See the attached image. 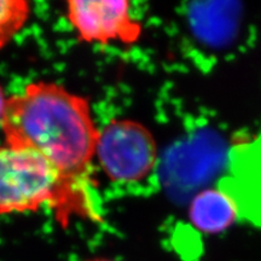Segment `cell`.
<instances>
[{"label": "cell", "instance_id": "obj_7", "mask_svg": "<svg viewBox=\"0 0 261 261\" xmlns=\"http://www.w3.org/2000/svg\"><path fill=\"white\" fill-rule=\"evenodd\" d=\"M214 150L211 144H198L190 146L188 150L182 149L184 158L177 155L175 165L171 166V172L174 174L169 175V180L175 182L173 189L177 191L184 189V191H188L207 179L210 175L208 173L213 169Z\"/></svg>", "mask_w": 261, "mask_h": 261}, {"label": "cell", "instance_id": "obj_8", "mask_svg": "<svg viewBox=\"0 0 261 261\" xmlns=\"http://www.w3.org/2000/svg\"><path fill=\"white\" fill-rule=\"evenodd\" d=\"M31 0H0V50H3L27 23Z\"/></svg>", "mask_w": 261, "mask_h": 261}, {"label": "cell", "instance_id": "obj_5", "mask_svg": "<svg viewBox=\"0 0 261 261\" xmlns=\"http://www.w3.org/2000/svg\"><path fill=\"white\" fill-rule=\"evenodd\" d=\"M189 218L198 231L224 232L238 218L232 198L221 189H204L196 194L189 207Z\"/></svg>", "mask_w": 261, "mask_h": 261}, {"label": "cell", "instance_id": "obj_10", "mask_svg": "<svg viewBox=\"0 0 261 261\" xmlns=\"http://www.w3.org/2000/svg\"><path fill=\"white\" fill-rule=\"evenodd\" d=\"M85 261H115V260L108 259V257H92V259L85 260Z\"/></svg>", "mask_w": 261, "mask_h": 261}, {"label": "cell", "instance_id": "obj_3", "mask_svg": "<svg viewBox=\"0 0 261 261\" xmlns=\"http://www.w3.org/2000/svg\"><path fill=\"white\" fill-rule=\"evenodd\" d=\"M96 156L110 180L136 182L155 169L158 145L152 133L133 120H114L99 129Z\"/></svg>", "mask_w": 261, "mask_h": 261}, {"label": "cell", "instance_id": "obj_4", "mask_svg": "<svg viewBox=\"0 0 261 261\" xmlns=\"http://www.w3.org/2000/svg\"><path fill=\"white\" fill-rule=\"evenodd\" d=\"M67 18L79 41L133 45L143 25L132 16V0H64Z\"/></svg>", "mask_w": 261, "mask_h": 261}, {"label": "cell", "instance_id": "obj_9", "mask_svg": "<svg viewBox=\"0 0 261 261\" xmlns=\"http://www.w3.org/2000/svg\"><path fill=\"white\" fill-rule=\"evenodd\" d=\"M6 98L4 90H3L2 85H0V125H2V120H3V115H4V110H5V106H6Z\"/></svg>", "mask_w": 261, "mask_h": 261}, {"label": "cell", "instance_id": "obj_6", "mask_svg": "<svg viewBox=\"0 0 261 261\" xmlns=\"http://www.w3.org/2000/svg\"><path fill=\"white\" fill-rule=\"evenodd\" d=\"M237 0H196L191 9L192 28L205 41L223 42L232 33Z\"/></svg>", "mask_w": 261, "mask_h": 261}, {"label": "cell", "instance_id": "obj_1", "mask_svg": "<svg viewBox=\"0 0 261 261\" xmlns=\"http://www.w3.org/2000/svg\"><path fill=\"white\" fill-rule=\"evenodd\" d=\"M0 128L5 144L34 150L64 180L92 194L99 129L86 98L60 84L35 81L8 98Z\"/></svg>", "mask_w": 261, "mask_h": 261}, {"label": "cell", "instance_id": "obj_2", "mask_svg": "<svg viewBox=\"0 0 261 261\" xmlns=\"http://www.w3.org/2000/svg\"><path fill=\"white\" fill-rule=\"evenodd\" d=\"M50 208L62 226L74 218L100 220L91 192L64 180L44 156L27 148L0 145V215Z\"/></svg>", "mask_w": 261, "mask_h": 261}]
</instances>
